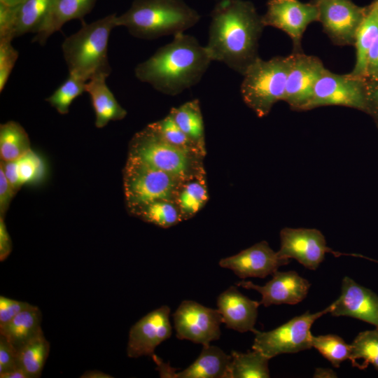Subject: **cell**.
Returning a JSON list of instances; mask_svg holds the SVG:
<instances>
[{"label":"cell","mask_w":378,"mask_h":378,"mask_svg":"<svg viewBox=\"0 0 378 378\" xmlns=\"http://www.w3.org/2000/svg\"><path fill=\"white\" fill-rule=\"evenodd\" d=\"M280 239L277 253L281 257L295 259L312 270L318 268L327 253L337 257L346 255L328 248L325 237L316 229L284 227L280 232Z\"/></svg>","instance_id":"obj_13"},{"label":"cell","mask_w":378,"mask_h":378,"mask_svg":"<svg viewBox=\"0 0 378 378\" xmlns=\"http://www.w3.org/2000/svg\"><path fill=\"white\" fill-rule=\"evenodd\" d=\"M312 345L335 368L349 358L350 344L337 335H312Z\"/></svg>","instance_id":"obj_34"},{"label":"cell","mask_w":378,"mask_h":378,"mask_svg":"<svg viewBox=\"0 0 378 378\" xmlns=\"http://www.w3.org/2000/svg\"><path fill=\"white\" fill-rule=\"evenodd\" d=\"M25 0H0V3L10 7H17Z\"/></svg>","instance_id":"obj_49"},{"label":"cell","mask_w":378,"mask_h":378,"mask_svg":"<svg viewBox=\"0 0 378 378\" xmlns=\"http://www.w3.org/2000/svg\"><path fill=\"white\" fill-rule=\"evenodd\" d=\"M290 260L281 257L266 241H260L239 253L222 258L218 264L232 270L238 277L265 278L272 274Z\"/></svg>","instance_id":"obj_16"},{"label":"cell","mask_w":378,"mask_h":378,"mask_svg":"<svg viewBox=\"0 0 378 378\" xmlns=\"http://www.w3.org/2000/svg\"><path fill=\"white\" fill-rule=\"evenodd\" d=\"M20 367L18 361V351L0 335V374Z\"/></svg>","instance_id":"obj_40"},{"label":"cell","mask_w":378,"mask_h":378,"mask_svg":"<svg viewBox=\"0 0 378 378\" xmlns=\"http://www.w3.org/2000/svg\"><path fill=\"white\" fill-rule=\"evenodd\" d=\"M367 113L378 121V74L365 78Z\"/></svg>","instance_id":"obj_41"},{"label":"cell","mask_w":378,"mask_h":378,"mask_svg":"<svg viewBox=\"0 0 378 378\" xmlns=\"http://www.w3.org/2000/svg\"><path fill=\"white\" fill-rule=\"evenodd\" d=\"M211 61L206 47L195 36L179 33L137 64L134 73L140 81L174 96L198 83Z\"/></svg>","instance_id":"obj_2"},{"label":"cell","mask_w":378,"mask_h":378,"mask_svg":"<svg viewBox=\"0 0 378 378\" xmlns=\"http://www.w3.org/2000/svg\"><path fill=\"white\" fill-rule=\"evenodd\" d=\"M42 314L38 307L24 311L0 326V335L18 351L30 340L42 332Z\"/></svg>","instance_id":"obj_23"},{"label":"cell","mask_w":378,"mask_h":378,"mask_svg":"<svg viewBox=\"0 0 378 378\" xmlns=\"http://www.w3.org/2000/svg\"><path fill=\"white\" fill-rule=\"evenodd\" d=\"M50 348V343L42 332L18 351V365L27 372L29 378H38L41 376Z\"/></svg>","instance_id":"obj_29"},{"label":"cell","mask_w":378,"mask_h":378,"mask_svg":"<svg viewBox=\"0 0 378 378\" xmlns=\"http://www.w3.org/2000/svg\"><path fill=\"white\" fill-rule=\"evenodd\" d=\"M52 0H25L15 7V38L36 34L48 13Z\"/></svg>","instance_id":"obj_30"},{"label":"cell","mask_w":378,"mask_h":378,"mask_svg":"<svg viewBox=\"0 0 378 378\" xmlns=\"http://www.w3.org/2000/svg\"><path fill=\"white\" fill-rule=\"evenodd\" d=\"M291 56L283 101L293 110L306 111L314 85L326 68L316 56L307 55L303 52H293Z\"/></svg>","instance_id":"obj_15"},{"label":"cell","mask_w":378,"mask_h":378,"mask_svg":"<svg viewBox=\"0 0 378 378\" xmlns=\"http://www.w3.org/2000/svg\"><path fill=\"white\" fill-rule=\"evenodd\" d=\"M323 31L337 46L354 45L357 31L369 9L351 0H313Z\"/></svg>","instance_id":"obj_10"},{"label":"cell","mask_w":378,"mask_h":378,"mask_svg":"<svg viewBox=\"0 0 378 378\" xmlns=\"http://www.w3.org/2000/svg\"><path fill=\"white\" fill-rule=\"evenodd\" d=\"M318 20V12L314 1L299 0H269L267 11L262 15L264 26L281 29L291 38L294 52H302V38L309 24Z\"/></svg>","instance_id":"obj_12"},{"label":"cell","mask_w":378,"mask_h":378,"mask_svg":"<svg viewBox=\"0 0 378 378\" xmlns=\"http://www.w3.org/2000/svg\"><path fill=\"white\" fill-rule=\"evenodd\" d=\"M171 310L162 305L136 322L129 332L127 355L131 358L153 356L156 347L172 334Z\"/></svg>","instance_id":"obj_14"},{"label":"cell","mask_w":378,"mask_h":378,"mask_svg":"<svg viewBox=\"0 0 378 378\" xmlns=\"http://www.w3.org/2000/svg\"><path fill=\"white\" fill-rule=\"evenodd\" d=\"M331 305L332 316H350L378 328V295L349 276L342 279L341 295Z\"/></svg>","instance_id":"obj_18"},{"label":"cell","mask_w":378,"mask_h":378,"mask_svg":"<svg viewBox=\"0 0 378 378\" xmlns=\"http://www.w3.org/2000/svg\"><path fill=\"white\" fill-rule=\"evenodd\" d=\"M315 378H332L337 377L336 372L329 368H316L313 375Z\"/></svg>","instance_id":"obj_47"},{"label":"cell","mask_w":378,"mask_h":378,"mask_svg":"<svg viewBox=\"0 0 378 378\" xmlns=\"http://www.w3.org/2000/svg\"><path fill=\"white\" fill-rule=\"evenodd\" d=\"M31 142L22 126L15 121L0 125V158L1 161L16 160L30 150Z\"/></svg>","instance_id":"obj_28"},{"label":"cell","mask_w":378,"mask_h":378,"mask_svg":"<svg viewBox=\"0 0 378 378\" xmlns=\"http://www.w3.org/2000/svg\"><path fill=\"white\" fill-rule=\"evenodd\" d=\"M209 192L206 175L186 181L178 193L176 203L183 220L194 217L206 204Z\"/></svg>","instance_id":"obj_26"},{"label":"cell","mask_w":378,"mask_h":378,"mask_svg":"<svg viewBox=\"0 0 378 378\" xmlns=\"http://www.w3.org/2000/svg\"><path fill=\"white\" fill-rule=\"evenodd\" d=\"M128 156L184 181L206 175L205 156L169 143L150 125L131 139Z\"/></svg>","instance_id":"obj_5"},{"label":"cell","mask_w":378,"mask_h":378,"mask_svg":"<svg viewBox=\"0 0 378 378\" xmlns=\"http://www.w3.org/2000/svg\"><path fill=\"white\" fill-rule=\"evenodd\" d=\"M0 169H1L10 186L14 190L18 192L22 186L18 174V163L16 160L0 162Z\"/></svg>","instance_id":"obj_43"},{"label":"cell","mask_w":378,"mask_h":378,"mask_svg":"<svg viewBox=\"0 0 378 378\" xmlns=\"http://www.w3.org/2000/svg\"><path fill=\"white\" fill-rule=\"evenodd\" d=\"M272 278L264 286H259L250 281H241L237 286L252 289L260 293V304L265 307L272 304H295L307 296L310 283L295 271H276Z\"/></svg>","instance_id":"obj_17"},{"label":"cell","mask_w":378,"mask_h":378,"mask_svg":"<svg viewBox=\"0 0 378 378\" xmlns=\"http://www.w3.org/2000/svg\"><path fill=\"white\" fill-rule=\"evenodd\" d=\"M378 36V9L374 1L370 6L368 11L360 25L355 38L356 63L350 73L357 77H365L368 53Z\"/></svg>","instance_id":"obj_25"},{"label":"cell","mask_w":378,"mask_h":378,"mask_svg":"<svg viewBox=\"0 0 378 378\" xmlns=\"http://www.w3.org/2000/svg\"><path fill=\"white\" fill-rule=\"evenodd\" d=\"M343 106L367 112L365 79L337 74L326 69L317 80L306 110L322 106Z\"/></svg>","instance_id":"obj_9"},{"label":"cell","mask_w":378,"mask_h":378,"mask_svg":"<svg viewBox=\"0 0 378 378\" xmlns=\"http://www.w3.org/2000/svg\"><path fill=\"white\" fill-rule=\"evenodd\" d=\"M227 378H269L270 358L258 350L231 352Z\"/></svg>","instance_id":"obj_27"},{"label":"cell","mask_w":378,"mask_h":378,"mask_svg":"<svg viewBox=\"0 0 378 378\" xmlns=\"http://www.w3.org/2000/svg\"><path fill=\"white\" fill-rule=\"evenodd\" d=\"M211 18L205 46L210 58L243 75L259 57L258 42L265 27L262 16L251 1L220 0Z\"/></svg>","instance_id":"obj_1"},{"label":"cell","mask_w":378,"mask_h":378,"mask_svg":"<svg viewBox=\"0 0 378 378\" xmlns=\"http://www.w3.org/2000/svg\"><path fill=\"white\" fill-rule=\"evenodd\" d=\"M85 83L82 78L69 74L66 80L46 100L59 113L65 115L69 113L73 101L85 92Z\"/></svg>","instance_id":"obj_33"},{"label":"cell","mask_w":378,"mask_h":378,"mask_svg":"<svg viewBox=\"0 0 378 378\" xmlns=\"http://www.w3.org/2000/svg\"><path fill=\"white\" fill-rule=\"evenodd\" d=\"M106 76H97L88 80L85 90L90 97L95 113V126L105 127L111 121L120 120L127 115L126 110L116 100L106 83Z\"/></svg>","instance_id":"obj_21"},{"label":"cell","mask_w":378,"mask_h":378,"mask_svg":"<svg viewBox=\"0 0 378 378\" xmlns=\"http://www.w3.org/2000/svg\"><path fill=\"white\" fill-rule=\"evenodd\" d=\"M291 59V54L269 60L258 57L242 75V99L258 117L267 115L274 104L284 99Z\"/></svg>","instance_id":"obj_6"},{"label":"cell","mask_w":378,"mask_h":378,"mask_svg":"<svg viewBox=\"0 0 378 378\" xmlns=\"http://www.w3.org/2000/svg\"><path fill=\"white\" fill-rule=\"evenodd\" d=\"M149 125L169 143L206 156V153L177 125L169 113L162 119Z\"/></svg>","instance_id":"obj_35"},{"label":"cell","mask_w":378,"mask_h":378,"mask_svg":"<svg viewBox=\"0 0 378 378\" xmlns=\"http://www.w3.org/2000/svg\"><path fill=\"white\" fill-rule=\"evenodd\" d=\"M116 17L113 13L89 24L82 21L81 28L64 39L62 49L69 74L86 82L110 75L108 44L111 30L117 27Z\"/></svg>","instance_id":"obj_4"},{"label":"cell","mask_w":378,"mask_h":378,"mask_svg":"<svg viewBox=\"0 0 378 378\" xmlns=\"http://www.w3.org/2000/svg\"><path fill=\"white\" fill-rule=\"evenodd\" d=\"M231 355L210 344L203 346L198 358L188 368L178 372L174 369L171 377L227 378Z\"/></svg>","instance_id":"obj_22"},{"label":"cell","mask_w":378,"mask_h":378,"mask_svg":"<svg viewBox=\"0 0 378 378\" xmlns=\"http://www.w3.org/2000/svg\"><path fill=\"white\" fill-rule=\"evenodd\" d=\"M331 309L330 304L316 313L307 312L270 331L255 330L252 349L260 351L270 359L281 354H293L311 349L312 326L318 318L330 313Z\"/></svg>","instance_id":"obj_8"},{"label":"cell","mask_w":378,"mask_h":378,"mask_svg":"<svg viewBox=\"0 0 378 378\" xmlns=\"http://www.w3.org/2000/svg\"><path fill=\"white\" fill-rule=\"evenodd\" d=\"M223 323L239 332H253L260 302L252 300L232 286L221 293L216 301Z\"/></svg>","instance_id":"obj_19"},{"label":"cell","mask_w":378,"mask_h":378,"mask_svg":"<svg viewBox=\"0 0 378 378\" xmlns=\"http://www.w3.org/2000/svg\"><path fill=\"white\" fill-rule=\"evenodd\" d=\"M13 244L7 230L4 217L0 216V260L4 261L10 254Z\"/></svg>","instance_id":"obj_44"},{"label":"cell","mask_w":378,"mask_h":378,"mask_svg":"<svg viewBox=\"0 0 378 378\" xmlns=\"http://www.w3.org/2000/svg\"><path fill=\"white\" fill-rule=\"evenodd\" d=\"M29 302L0 296V326L9 322L21 312L35 307Z\"/></svg>","instance_id":"obj_38"},{"label":"cell","mask_w":378,"mask_h":378,"mask_svg":"<svg viewBox=\"0 0 378 378\" xmlns=\"http://www.w3.org/2000/svg\"><path fill=\"white\" fill-rule=\"evenodd\" d=\"M1 378H29L27 372L20 367L0 374Z\"/></svg>","instance_id":"obj_46"},{"label":"cell","mask_w":378,"mask_h":378,"mask_svg":"<svg viewBox=\"0 0 378 378\" xmlns=\"http://www.w3.org/2000/svg\"><path fill=\"white\" fill-rule=\"evenodd\" d=\"M200 20L183 0H134L125 13L117 15L116 25L136 38L152 40L183 33Z\"/></svg>","instance_id":"obj_3"},{"label":"cell","mask_w":378,"mask_h":378,"mask_svg":"<svg viewBox=\"0 0 378 378\" xmlns=\"http://www.w3.org/2000/svg\"><path fill=\"white\" fill-rule=\"evenodd\" d=\"M182 131L206 154L205 131L200 103L197 99L171 108L169 113Z\"/></svg>","instance_id":"obj_24"},{"label":"cell","mask_w":378,"mask_h":378,"mask_svg":"<svg viewBox=\"0 0 378 378\" xmlns=\"http://www.w3.org/2000/svg\"><path fill=\"white\" fill-rule=\"evenodd\" d=\"M176 336L203 346L220 337L221 315L218 309L193 300H183L172 314Z\"/></svg>","instance_id":"obj_11"},{"label":"cell","mask_w":378,"mask_h":378,"mask_svg":"<svg viewBox=\"0 0 378 378\" xmlns=\"http://www.w3.org/2000/svg\"><path fill=\"white\" fill-rule=\"evenodd\" d=\"M374 3H375L376 6H377V9H378V0H375V1H374Z\"/></svg>","instance_id":"obj_50"},{"label":"cell","mask_w":378,"mask_h":378,"mask_svg":"<svg viewBox=\"0 0 378 378\" xmlns=\"http://www.w3.org/2000/svg\"><path fill=\"white\" fill-rule=\"evenodd\" d=\"M131 215L162 228H169L183 221L176 203L166 200L145 204Z\"/></svg>","instance_id":"obj_31"},{"label":"cell","mask_w":378,"mask_h":378,"mask_svg":"<svg viewBox=\"0 0 378 378\" xmlns=\"http://www.w3.org/2000/svg\"><path fill=\"white\" fill-rule=\"evenodd\" d=\"M96 0H52L48 13L32 42L44 45L48 38L72 20H80L93 9Z\"/></svg>","instance_id":"obj_20"},{"label":"cell","mask_w":378,"mask_h":378,"mask_svg":"<svg viewBox=\"0 0 378 378\" xmlns=\"http://www.w3.org/2000/svg\"><path fill=\"white\" fill-rule=\"evenodd\" d=\"M358 359H363L358 369L365 370L372 364L378 370V328L360 332L350 344V360L355 366Z\"/></svg>","instance_id":"obj_32"},{"label":"cell","mask_w":378,"mask_h":378,"mask_svg":"<svg viewBox=\"0 0 378 378\" xmlns=\"http://www.w3.org/2000/svg\"><path fill=\"white\" fill-rule=\"evenodd\" d=\"M81 378H112L108 374L104 373L97 370H86L81 376Z\"/></svg>","instance_id":"obj_48"},{"label":"cell","mask_w":378,"mask_h":378,"mask_svg":"<svg viewBox=\"0 0 378 378\" xmlns=\"http://www.w3.org/2000/svg\"><path fill=\"white\" fill-rule=\"evenodd\" d=\"M16 193L0 169V216L4 217Z\"/></svg>","instance_id":"obj_42"},{"label":"cell","mask_w":378,"mask_h":378,"mask_svg":"<svg viewBox=\"0 0 378 378\" xmlns=\"http://www.w3.org/2000/svg\"><path fill=\"white\" fill-rule=\"evenodd\" d=\"M15 7L0 3V41H12L15 38Z\"/></svg>","instance_id":"obj_39"},{"label":"cell","mask_w":378,"mask_h":378,"mask_svg":"<svg viewBox=\"0 0 378 378\" xmlns=\"http://www.w3.org/2000/svg\"><path fill=\"white\" fill-rule=\"evenodd\" d=\"M17 163L22 186L36 183L44 176V163L41 157L32 149L18 159Z\"/></svg>","instance_id":"obj_36"},{"label":"cell","mask_w":378,"mask_h":378,"mask_svg":"<svg viewBox=\"0 0 378 378\" xmlns=\"http://www.w3.org/2000/svg\"><path fill=\"white\" fill-rule=\"evenodd\" d=\"M11 42L0 41V92L4 89L19 56Z\"/></svg>","instance_id":"obj_37"},{"label":"cell","mask_w":378,"mask_h":378,"mask_svg":"<svg viewBox=\"0 0 378 378\" xmlns=\"http://www.w3.org/2000/svg\"><path fill=\"white\" fill-rule=\"evenodd\" d=\"M377 74H378V36L368 53L365 77Z\"/></svg>","instance_id":"obj_45"},{"label":"cell","mask_w":378,"mask_h":378,"mask_svg":"<svg viewBox=\"0 0 378 378\" xmlns=\"http://www.w3.org/2000/svg\"><path fill=\"white\" fill-rule=\"evenodd\" d=\"M122 181L125 204L130 214L153 202H176L179 190L186 181L132 156H127Z\"/></svg>","instance_id":"obj_7"}]
</instances>
